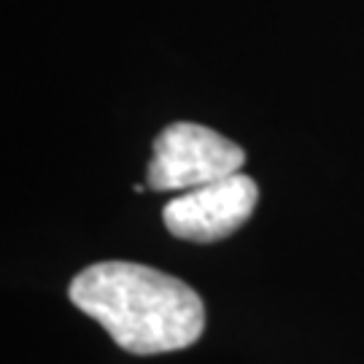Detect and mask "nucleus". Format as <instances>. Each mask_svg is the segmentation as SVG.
<instances>
[{
    "instance_id": "f257e3e1",
    "label": "nucleus",
    "mask_w": 364,
    "mask_h": 364,
    "mask_svg": "<svg viewBox=\"0 0 364 364\" xmlns=\"http://www.w3.org/2000/svg\"><path fill=\"white\" fill-rule=\"evenodd\" d=\"M70 302L138 356L192 346L205 326V305L183 281L132 262H100L73 278Z\"/></svg>"
},
{
    "instance_id": "f03ea898",
    "label": "nucleus",
    "mask_w": 364,
    "mask_h": 364,
    "mask_svg": "<svg viewBox=\"0 0 364 364\" xmlns=\"http://www.w3.org/2000/svg\"><path fill=\"white\" fill-rule=\"evenodd\" d=\"M243 162V149L235 146L230 138L200 124L178 122L156 135L154 156L146 178L156 192H189L240 173Z\"/></svg>"
},
{
    "instance_id": "7ed1b4c3",
    "label": "nucleus",
    "mask_w": 364,
    "mask_h": 364,
    "mask_svg": "<svg viewBox=\"0 0 364 364\" xmlns=\"http://www.w3.org/2000/svg\"><path fill=\"white\" fill-rule=\"evenodd\" d=\"M257 195V183L243 173H235L230 178L197 186L170 200L162 219L170 235L181 240L213 243L240 230L251 219Z\"/></svg>"
}]
</instances>
